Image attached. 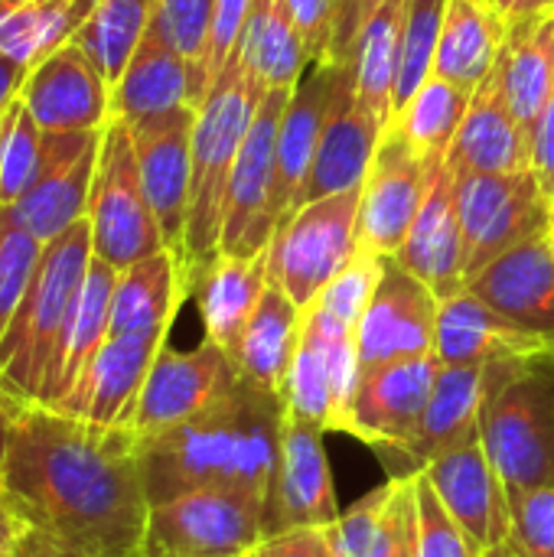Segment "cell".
I'll list each match as a JSON object with an SVG mask.
<instances>
[{"mask_svg": "<svg viewBox=\"0 0 554 557\" xmlns=\"http://www.w3.org/2000/svg\"><path fill=\"white\" fill-rule=\"evenodd\" d=\"M395 261L428 284L438 300H447L467 287V245L457 206V180L447 160H431L424 202Z\"/></svg>", "mask_w": 554, "mask_h": 557, "instance_id": "21", "label": "cell"}, {"mask_svg": "<svg viewBox=\"0 0 554 557\" xmlns=\"http://www.w3.org/2000/svg\"><path fill=\"white\" fill-rule=\"evenodd\" d=\"M467 287L506 320L554 343V258L545 235L506 251Z\"/></svg>", "mask_w": 554, "mask_h": 557, "instance_id": "26", "label": "cell"}, {"mask_svg": "<svg viewBox=\"0 0 554 557\" xmlns=\"http://www.w3.org/2000/svg\"><path fill=\"white\" fill-rule=\"evenodd\" d=\"M402 493H405V476H389V483H382L379 490H372L369 496H362L353 509H346L327 529V539L333 545V555H382V548L389 542V532H392V522H395V512H398V503H402Z\"/></svg>", "mask_w": 554, "mask_h": 557, "instance_id": "41", "label": "cell"}, {"mask_svg": "<svg viewBox=\"0 0 554 557\" xmlns=\"http://www.w3.org/2000/svg\"><path fill=\"white\" fill-rule=\"evenodd\" d=\"M264 542V493L193 490L150 506L137 557H251Z\"/></svg>", "mask_w": 554, "mask_h": 557, "instance_id": "6", "label": "cell"}, {"mask_svg": "<svg viewBox=\"0 0 554 557\" xmlns=\"http://www.w3.org/2000/svg\"><path fill=\"white\" fill-rule=\"evenodd\" d=\"M114 281H118V271L111 264H104L101 258H91L82 294H78L75 310H72V320L65 326V336L59 343V352L49 366V375L42 382L36 405L59 408L72 395V388L82 382L85 369L91 366V359L98 356L104 339L111 336Z\"/></svg>", "mask_w": 554, "mask_h": 557, "instance_id": "30", "label": "cell"}, {"mask_svg": "<svg viewBox=\"0 0 554 557\" xmlns=\"http://www.w3.org/2000/svg\"><path fill=\"white\" fill-rule=\"evenodd\" d=\"M157 23L176 52L189 62L199 91H209V33L216 16V0H157Z\"/></svg>", "mask_w": 554, "mask_h": 557, "instance_id": "45", "label": "cell"}, {"mask_svg": "<svg viewBox=\"0 0 554 557\" xmlns=\"http://www.w3.org/2000/svg\"><path fill=\"white\" fill-rule=\"evenodd\" d=\"M101 131L46 134V157L33 189L16 206H7L46 245L65 235L72 225L85 222L88 215Z\"/></svg>", "mask_w": 554, "mask_h": 557, "instance_id": "19", "label": "cell"}, {"mask_svg": "<svg viewBox=\"0 0 554 557\" xmlns=\"http://www.w3.org/2000/svg\"><path fill=\"white\" fill-rule=\"evenodd\" d=\"M480 441L503 476L509 499L554 486V349L496 362Z\"/></svg>", "mask_w": 554, "mask_h": 557, "instance_id": "5", "label": "cell"}, {"mask_svg": "<svg viewBox=\"0 0 554 557\" xmlns=\"http://www.w3.org/2000/svg\"><path fill=\"white\" fill-rule=\"evenodd\" d=\"M438 372V356H418L362 369L349 405L346 434L382 454H402L415 441Z\"/></svg>", "mask_w": 554, "mask_h": 557, "instance_id": "13", "label": "cell"}, {"mask_svg": "<svg viewBox=\"0 0 554 557\" xmlns=\"http://www.w3.org/2000/svg\"><path fill=\"white\" fill-rule=\"evenodd\" d=\"M545 238H549V248H552V258H554V219H552V225H549V232H545Z\"/></svg>", "mask_w": 554, "mask_h": 557, "instance_id": "60", "label": "cell"}, {"mask_svg": "<svg viewBox=\"0 0 554 557\" xmlns=\"http://www.w3.org/2000/svg\"><path fill=\"white\" fill-rule=\"evenodd\" d=\"M506 20L487 0H447L434 75L473 95L500 59Z\"/></svg>", "mask_w": 554, "mask_h": 557, "instance_id": "34", "label": "cell"}, {"mask_svg": "<svg viewBox=\"0 0 554 557\" xmlns=\"http://www.w3.org/2000/svg\"><path fill=\"white\" fill-rule=\"evenodd\" d=\"M483 557H519V555H516V552H513L509 545H500V548H493V552H487V555H483Z\"/></svg>", "mask_w": 554, "mask_h": 557, "instance_id": "59", "label": "cell"}, {"mask_svg": "<svg viewBox=\"0 0 554 557\" xmlns=\"http://www.w3.org/2000/svg\"><path fill=\"white\" fill-rule=\"evenodd\" d=\"M291 101V88H271L245 134L238 160L229 176L222 206L219 255L258 258L268 251L278 228V131Z\"/></svg>", "mask_w": 554, "mask_h": 557, "instance_id": "10", "label": "cell"}, {"mask_svg": "<svg viewBox=\"0 0 554 557\" xmlns=\"http://www.w3.org/2000/svg\"><path fill=\"white\" fill-rule=\"evenodd\" d=\"M500 65L506 98L516 117L532 131L554 95V10L529 13L506 23Z\"/></svg>", "mask_w": 554, "mask_h": 557, "instance_id": "35", "label": "cell"}, {"mask_svg": "<svg viewBox=\"0 0 554 557\" xmlns=\"http://www.w3.org/2000/svg\"><path fill=\"white\" fill-rule=\"evenodd\" d=\"M0 480L42 535L82 552L140 555L150 499L131 428L20 405Z\"/></svg>", "mask_w": 554, "mask_h": 557, "instance_id": "1", "label": "cell"}, {"mask_svg": "<svg viewBox=\"0 0 554 557\" xmlns=\"http://www.w3.org/2000/svg\"><path fill=\"white\" fill-rule=\"evenodd\" d=\"M415 493V557H480L424 473H411Z\"/></svg>", "mask_w": 554, "mask_h": 557, "instance_id": "46", "label": "cell"}, {"mask_svg": "<svg viewBox=\"0 0 554 557\" xmlns=\"http://www.w3.org/2000/svg\"><path fill=\"white\" fill-rule=\"evenodd\" d=\"M235 52L245 72L264 91L294 88L310 62L287 0H251L248 23Z\"/></svg>", "mask_w": 554, "mask_h": 557, "instance_id": "36", "label": "cell"}, {"mask_svg": "<svg viewBox=\"0 0 554 557\" xmlns=\"http://www.w3.org/2000/svg\"><path fill=\"white\" fill-rule=\"evenodd\" d=\"M451 170H473V173H522L532 170V131L516 117L503 65L490 69L483 85L470 95L464 124L447 153Z\"/></svg>", "mask_w": 554, "mask_h": 557, "instance_id": "24", "label": "cell"}, {"mask_svg": "<svg viewBox=\"0 0 554 557\" xmlns=\"http://www.w3.org/2000/svg\"><path fill=\"white\" fill-rule=\"evenodd\" d=\"M379 557H415V493H411V476H405V493L389 532V542Z\"/></svg>", "mask_w": 554, "mask_h": 557, "instance_id": "54", "label": "cell"}, {"mask_svg": "<svg viewBox=\"0 0 554 557\" xmlns=\"http://www.w3.org/2000/svg\"><path fill=\"white\" fill-rule=\"evenodd\" d=\"M287 7L297 23L307 59H330L343 16V0H287Z\"/></svg>", "mask_w": 554, "mask_h": 557, "instance_id": "49", "label": "cell"}, {"mask_svg": "<svg viewBox=\"0 0 554 557\" xmlns=\"http://www.w3.org/2000/svg\"><path fill=\"white\" fill-rule=\"evenodd\" d=\"M242 382L235 359L216 343L202 339L196 349L163 346L147 372L140 398L131 414L134 437H153L212 408Z\"/></svg>", "mask_w": 554, "mask_h": 557, "instance_id": "11", "label": "cell"}, {"mask_svg": "<svg viewBox=\"0 0 554 557\" xmlns=\"http://www.w3.org/2000/svg\"><path fill=\"white\" fill-rule=\"evenodd\" d=\"M157 13V0H98L91 16L75 33V46L95 62L104 82L114 88L147 36Z\"/></svg>", "mask_w": 554, "mask_h": 557, "instance_id": "38", "label": "cell"}, {"mask_svg": "<svg viewBox=\"0 0 554 557\" xmlns=\"http://www.w3.org/2000/svg\"><path fill=\"white\" fill-rule=\"evenodd\" d=\"M20 405L13 395H7L0 388V470H3V460H7V447H10V434H13V421L20 414Z\"/></svg>", "mask_w": 554, "mask_h": 557, "instance_id": "58", "label": "cell"}, {"mask_svg": "<svg viewBox=\"0 0 554 557\" xmlns=\"http://www.w3.org/2000/svg\"><path fill=\"white\" fill-rule=\"evenodd\" d=\"M186 294L183 264L170 248L118 271L111 297V336H170Z\"/></svg>", "mask_w": 554, "mask_h": 557, "instance_id": "32", "label": "cell"}, {"mask_svg": "<svg viewBox=\"0 0 554 557\" xmlns=\"http://www.w3.org/2000/svg\"><path fill=\"white\" fill-rule=\"evenodd\" d=\"M42 255L46 242L36 238L7 206H0V333L20 310Z\"/></svg>", "mask_w": 554, "mask_h": 557, "instance_id": "44", "label": "cell"}, {"mask_svg": "<svg viewBox=\"0 0 554 557\" xmlns=\"http://www.w3.org/2000/svg\"><path fill=\"white\" fill-rule=\"evenodd\" d=\"M284 418L281 395L242 379L229 395L186 424L140 437L137 457L150 506L209 486L255 490L268 496Z\"/></svg>", "mask_w": 554, "mask_h": 557, "instance_id": "2", "label": "cell"}, {"mask_svg": "<svg viewBox=\"0 0 554 557\" xmlns=\"http://www.w3.org/2000/svg\"><path fill=\"white\" fill-rule=\"evenodd\" d=\"M23 82H26V69L16 65L13 59H7V55L0 52V121H3V114L10 111V104L20 98Z\"/></svg>", "mask_w": 554, "mask_h": 557, "instance_id": "56", "label": "cell"}, {"mask_svg": "<svg viewBox=\"0 0 554 557\" xmlns=\"http://www.w3.org/2000/svg\"><path fill=\"white\" fill-rule=\"evenodd\" d=\"M506 23L529 16V13H542V10H554V0H487Z\"/></svg>", "mask_w": 554, "mask_h": 557, "instance_id": "57", "label": "cell"}, {"mask_svg": "<svg viewBox=\"0 0 554 557\" xmlns=\"http://www.w3.org/2000/svg\"><path fill=\"white\" fill-rule=\"evenodd\" d=\"M382 261L385 258L359 248L353 255V261L323 287V294L313 300V307L356 330L366 307H369V300H372V294H376V287H379V281H382Z\"/></svg>", "mask_w": 554, "mask_h": 557, "instance_id": "47", "label": "cell"}, {"mask_svg": "<svg viewBox=\"0 0 554 557\" xmlns=\"http://www.w3.org/2000/svg\"><path fill=\"white\" fill-rule=\"evenodd\" d=\"M167 336H108L82 382L56 408L98 428H131L134 405Z\"/></svg>", "mask_w": 554, "mask_h": 557, "instance_id": "23", "label": "cell"}, {"mask_svg": "<svg viewBox=\"0 0 554 557\" xmlns=\"http://www.w3.org/2000/svg\"><path fill=\"white\" fill-rule=\"evenodd\" d=\"M457 206L467 245V281L506 251L542 238L554 219V202L532 170L473 173L454 170Z\"/></svg>", "mask_w": 554, "mask_h": 557, "instance_id": "9", "label": "cell"}, {"mask_svg": "<svg viewBox=\"0 0 554 557\" xmlns=\"http://www.w3.org/2000/svg\"><path fill=\"white\" fill-rule=\"evenodd\" d=\"M441 300L395 258L382 261V281L356 326L359 366H385L434 356Z\"/></svg>", "mask_w": 554, "mask_h": 557, "instance_id": "14", "label": "cell"}, {"mask_svg": "<svg viewBox=\"0 0 554 557\" xmlns=\"http://www.w3.org/2000/svg\"><path fill=\"white\" fill-rule=\"evenodd\" d=\"M281 401H284L287 418H294V421L313 424L323 434L343 431V418H340V408H336L327 356H323V349L317 346V339L307 330H304L300 346L294 352V362L287 369Z\"/></svg>", "mask_w": 554, "mask_h": 557, "instance_id": "40", "label": "cell"}, {"mask_svg": "<svg viewBox=\"0 0 554 557\" xmlns=\"http://www.w3.org/2000/svg\"><path fill=\"white\" fill-rule=\"evenodd\" d=\"M470 95L457 85L431 75L411 101L392 117L389 127H395L424 160H447L451 144L464 124Z\"/></svg>", "mask_w": 554, "mask_h": 557, "instance_id": "39", "label": "cell"}, {"mask_svg": "<svg viewBox=\"0 0 554 557\" xmlns=\"http://www.w3.org/2000/svg\"><path fill=\"white\" fill-rule=\"evenodd\" d=\"M431 160H424L395 127L379 140L359 199V248L395 258L424 202Z\"/></svg>", "mask_w": 554, "mask_h": 557, "instance_id": "16", "label": "cell"}, {"mask_svg": "<svg viewBox=\"0 0 554 557\" xmlns=\"http://www.w3.org/2000/svg\"><path fill=\"white\" fill-rule=\"evenodd\" d=\"M421 473L428 476L431 490L447 506V512L454 516V522L460 525L477 555L483 557L487 552L506 545L513 519L509 490L496 473L480 437L431 460Z\"/></svg>", "mask_w": 554, "mask_h": 557, "instance_id": "18", "label": "cell"}, {"mask_svg": "<svg viewBox=\"0 0 554 557\" xmlns=\"http://www.w3.org/2000/svg\"><path fill=\"white\" fill-rule=\"evenodd\" d=\"M349 78L353 65L346 59H310L291 88V101L278 131V222L300 209V193L313 166L323 127Z\"/></svg>", "mask_w": 554, "mask_h": 557, "instance_id": "17", "label": "cell"}, {"mask_svg": "<svg viewBox=\"0 0 554 557\" xmlns=\"http://www.w3.org/2000/svg\"><path fill=\"white\" fill-rule=\"evenodd\" d=\"M20 101L46 134H85L111 121V85L75 42L26 72Z\"/></svg>", "mask_w": 554, "mask_h": 557, "instance_id": "20", "label": "cell"}, {"mask_svg": "<svg viewBox=\"0 0 554 557\" xmlns=\"http://www.w3.org/2000/svg\"><path fill=\"white\" fill-rule=\"evenodd\" d=\"M33 525L0 480V557H20Z\"/></svg>", "mask_w": 554, "mask_h": 557, "instance_id": "53", "label": "cell"}, {"mask_svg": "<svg viewBox=\"0 0 554 557\" xmlns=\"http://www.w3.org/2000/svg\"><path fill=\"white\" fill-rule=\"evenodd\" d=\"M532 173L542 193L554 202V95L532 124Z\"/></svg>", "mask_w": 554, "mask_h": 557, "instance_id": "52", "label": "cell"}, {"mask_svg": "<svg viewBox=\"0 0 554 557\" xmlns=\"http://www.w3.org/2000/svg\"><path fill=\"white\" fill-rule=\"evenodd\" d=\"M183 104L199 108L202 91L189 62L176 52V46L167 39V33L153 16L134 59L127 62L118 85L111 88V117L124 124H137Z\"/></svg>", "mask_w": 554, "mask_h": 557, "instance_id": "27", "label": "cell"}, {"mask_svg": "<svg viewBox=\"0 0 554 557\" xmlns=\"http://www.w3.org/2000/svg\"><path fill=\"white\" fill-rule=\"evenodd\" d=\"M509 509L506 545L519 557H554V486L513 496Z\"/></svg>", "mask_w": 554, "mask_h": 557, "instance_id": "48", "label": "cell"}, {"mask_svg": "<svg viewBox=\"0 0 554 557\" xmlns=\"http://www.w3.org/2000/svg\"><path fill=\"white\" fill-rule=\"evenodd\" d=\"M359 199L362 186L307 202L278 222L264 251L268 281L300 310H310L323 287L359 251Z\"/></svg>", "mask_w": 554, "mask_h": 557, "instance_id": "7", "label": "cell"}, {"mask_svg": "<svg viewBox=\"0 0 554 557\" xmlns=\"http://www.w3.org/2000/svg\"><path fill=\"white\" fill-rule=\"evenodd\" d=\"M554 349L552 339L522 330L496 313L470 287L441 300L434 356L441 366H493L513 359H532Z\"/></svg>", "mask_w": 554, "mask_h": 557, "instance_id": "25", "label": "cell"}, {"mask_svg": "<svg viewBox=\"0 0 554 557\" xmlns=\"http://www.w3.org/2000/svg\"><path fill=\"white\" fill-rule=\"evenodd\" d=\"M444 13H447V0H408L402 46H398L395 91H392L395 114L434 75V55H438V42H441Z\"/></svg>", "mask_w": 554, "mask_h": 557, "instance_id": "42", "label": "cell"}, {"mask_svg": "<svg viewBox=\"0 0 554 557\" xmlns=\"http://www.w3.org/2000/svg\"><path fill=\"white\" fill-rule=\"evenodd\" d=\"M88 228L95 258L124 271L167 248L160 222L144 193L131 127L111 117L101 131V150L88 199Z\"/></svg>", "mask_w": 554, "mask_h": 557, "instance_id": "8", "label": "cell"}, {"mask_svg": "<svg viewBox=\"0 0 554 557\" xmlns=\"http://www.w3.org/2000/svg\"><path fill=\"white\" fill-rule=\"evenodd\" d=\"M251 0H216V16H212V33H209V85L219 78V72L232 62L245 23H248Z\"/></svg>", "mask_w": 554, "mask_h": 557, "instance_id": "50", "label": "cell"}, {"mask_svg": "<svg viewBox=\"0 0 554 557\" xmlns=\"http://www.w3.org/2000/svg\"><path fill=\"white\" fill-rule=\"evenodd\" d=\"M98 0H0V52L26 72L72 42Z\"/></svg>", "mask_w": 554, "mask_h": 557, "instance_id": "37", "label": "cell"}, {"mask_svg": "<svg viewBox=\"0 0 554 557\" xmlns=\"http://www.w3.org/2000/svg\"><path fill=\"white\" fill-rule=\"evenodd\" d=\"M95 258L88 219L46 245L39 271L0 333V388L23 405H36L49 366L59 352L88 264Z\"/></svg>", "mask_w": 554, "mask_h": 557, "instance_id": "4", "label": "cell"}, {"mask_svg": "<svg viewBox=\"0 0 554 557\" xmlns=\"http://www.w3.org/2000/svg\"><path fill=\"white\" fill-rule=\"evenodd\" d=\"M46 157V131L16 98L0 121V206H16L36 183Z\"/></svg>", "mask_w": 554, "mask_h": 557, "instance_id": "43", "label": "cell"}, {"mask_svg": "<svg viewBox=\"0 0 554 557\" xmlns=\"http://www.w3.org/2000/svg\"><path fill=\"white\" fill-rule=\"evenodd\" d=\"M382 124L356 104V75L343 85L330 121L323 127L313 166L307 173L300 206L359 189L369 176V166L376 160L379 140H382Z\"/></svg>", "mask_w": 554, "mask_h": 557, "instance_id": "28", "label": "cell"}, {"mask_svg": "<svg viewBox=\"0 0 554 557\" xmlns=\"http://www.w3.org/2000/svg\"><path fill=\"white\" fill-rule=\"evenodd\" d=\"M20 557H121V555H101V552H82V548H69L49 535H42L39 529L29 532L26 545H23V555Z\"/></svg>", "mask_w": 554, "mask_h": 557, "instance_id": "55", "label": "cell"}, {"mask_svg": "<svg viewBox=\"0 0 554 557\" xmlns=\"http://www.w3.org/2000/svg\"><path fill=\"white\" fill-rule=\"evenodd\" d=\"M251 557H336L327 539V529H291L268 535Z\"/></svg>", "mask_w": 554, "mask_h": 557, "instance_id": "51", "label": "cell"}, {"mask_svg": "<svg viewBox=\"0 0 554 557\" xmlns=\"http://www.w3.org/2000/svg\"><path fill=\"white\" fill-rule=\"evenodd\" d=\"M268 287V258H232L216 255L189 277V294L196 297L202 339L216 343L229 356L235 352L261 294Z\"/></svg>", "mask_w": 554, "mask_h": 557, "instance_id": "29", "label": "cell"}, {"mask_svg": "<svg viewBox=\"0 0 554 557\" xmlns=\"http://www.w3.org/2000/svg\"><path fill=\"white\" fill-rule=\"evenodd\" d=\"M405 10H408V0H369L343 55L356 75V104L369 111L382 124V131H389L395 117L392 91H395V72H398Z\"/></svg>", "mask_w": 554, "mask_h": 557, "instance_id": "31", "label": "cell"}, {"mask_svg": "<svg viewBox=\"0 0 554 557\" xmlns=\"http://www.w3.org/2000/svg\"><path fill=\"white\" fill-rule=\"evenodd\" d=\"M144 193L160 222L167 248L183 264L186 248V215H189V183H193V127L196 108L183 104L167 114L127 124Z\"/></svg>", "mask_w": 554, "mask_h": 557, "instance_id": "15", "label": "cell"}, {"mask_svg": "<svg viewBox=\"0 0 554 557\" xmlns=\"http://www.w3.org/2000/svg\"><path fill=\"white\" fill-rule=\"evenodd\" d=\"M264 95L268 91L245 72L235 52L232 62L209 85L202 104L196 108L193 183H189V215H186V248H183L186 290H189V277L219 255L229 176Z\"/></svg>", "mask_w": 554, "mask_h": 557, "instance_id": "3", "label": "cell"}, {"mask_svg": "<svg viewBox=\"0 0 554 557\" xmlns=\"http://www.w3.org/2000/svg\"><path fill=\"white\" fill-rule=\"evenodd\" d=\"M493 385H496V362L493 366H441L424 418L415 431V441L402 454H395L398 470H392V476L421 473L431 460L480 437V421H483V408H487Z\"/></svg>", "mask_w": 554, "mask_h": 557, "instance_id": "22", "label": "cell"}, {"mask_svg": "<svg viewBox=\"0 0 554 557\" xmlns=\"http://www.w3.org/2000/svg\"><path fill=\"white\" fill-rule=\"evenodd\" d=\"M304 336V310L268 281L232 359L238 366V375L251 382L255 388L281 395L287 369L294 362V352Z\"/></svg>", "mask_w": 554, "mask_h": 557, "instance_id": "33", "label": "cell"}, {"mask_svg": "<svg viewBox=\"0 0 554 557\" xmlns=\"http://www.w3.org/2000/svg\"><path fill=\"white\" fill-rule=\"evenodd\" d=\"M343 516L323 431L284 418L278 467L264 496V539L291 529H330Z\"/></svg>", "mask_w": 554, "mask_h": 557, "instance_id": "12", "label": "cell"}]
</instances>
